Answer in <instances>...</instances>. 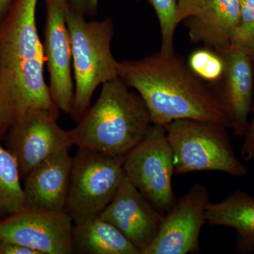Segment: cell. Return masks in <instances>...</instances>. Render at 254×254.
<instances>
[{
  "instance_id": "obj_6",
  "label": "cell",
  "mask_w": 254,
  "mask_h": 254,
  "mask_svg": "<svg viewBox=\"0 0 254 254\" xmlns=\"http://www.w3.org/2000/svg\"><path fill=\"white\" fill-rule=\"evenodd\" d=\"M125 157L78 148L65 206L74 225L99 217L113 200L125 177Z\"/></svg>"
},
{
  "instance_id": "obj_2",
  "label": "cell",
  "mask_w": 254,
  "mask_h": 254,
  "mask_svg": "<svg viewBox=\"0 0 254 254\" xmlns=\"http://www.w3.org/2000/svg\"><path fill=\"white\" fill-rule=\"evenodd\" d=\"M118 76L141 97L152 124L190 119L230 128L213 90L175 53L119 62Z\"/></svg>"
},
{
  "instance_id": "obj_27",
  "label": "cell",
  "mask_w": 254,
  "mask_h": 254,
  "mask_svg": "<svg viewBox=\"0 0 254 254\" xmlns=\"http://www.w3.org/2000/svg\"><path fill=\"white\" fill-rule=\"evenodd\" d=\"M244 1V0H240L241 2H242V1Z\"/></svg>"
},
{
  "instance_id": "obj_13",
  "label": "cell",
  "mask_w": 254,
  "mask_h": 254,
  "mask_svg": "<svg viewBox=\"0 0 254 254\" xmlns=\"http://www.w3.org/2000/svg\"><path fill=\"white\" fill-rule=\"evenodd\" d=\"M218 53L225 62V71L220 80L222 82H218L220 86L213 91L223 108L234 134L244 136L250 123L249 116L253 103L252 60L244 52L232 46Z\"/></svg>"
},
{
  "instance_id": "obj_9",
  "label": "cell",
  "mask_w": 254,
  "mask_h": 254,
  "mask_svg": "<svg viewBox=\"0 0 254 254\" xmlns=\"http://www.w3.org/2000/svg\"><path fill=\"white\" fill-rule=\"evenodd\" d=\"M72 219L65 211L26 210L0 220V241L40 254L73 253Z\"/></svg>"
},
{
  "instance_id": "obj_18",
  "label": "cell",
  "mask_w": 254,
  "mask_h": 254,
  "mask_svg": "<svg viewBox=\"0 0 254 254\" xmlns=\"http://www.w3.org/2000/svg\"><path fill=\"white\" fill-rule=\"evenodd\" d=\"M20 175L14 155L0 145V220L26 210Z\"/></svg>"
},
{
  "instance_id": "obj_10",
  "label": "cell",
  "mask_w": 254,
  "mask_h": 254,
  "mask_svg": "<svg viewBox=\"0 0 254 254\" xmlns=\"http://www.w3.org/2000/svg\"><path fill=\"white\" fill-rule=\"evenodd\" d=\"M210 203L207 187H191L165 214L158 236L142 254H188L200 251L199 237L206 223L205 212Z\"/></svg>"
},
{
  "instance_id": "obj_17",
  "label": "cell",
  "mask_w": 254,
  "mask_h": 254,
  "mask_svg": "<svg viewBox=\"0 0 254 254\" xmlns=\"http://www.w3.org/2000/svg\"><path fill=\"white\" fill-rule=\"evenodd\" d=\"M73 252L83 254H141L109 222L97 217L73 225Z\"/></svg>"
},
{
  "instance_id": "obj_15",
  "label": "cell",
  "mask_w": 254,
  "mask_h": 254,
  "mask_svg": "<svg viewBox=\"0 0 254 254\" xmlns=\"http://www.w3.org/2000/svg\"><path fill=\"white\" fill-rule=\"evenodd\" d=\"M241 9L240 0H203L198 11L185 20L190 41L220 53L230 46Z\"/></svg>"
},
{
  "instance_id": "obj_11",
  "label": "cell",
  "mask_w": 254,
  "mask_h": 254,
  "mask_svg": "<svg viewBox=\"0 0 254 254\" xmlns=\"http://www.w3.org/2000/svg\"><path fill=\"white\" fill-rule=\"evenodd\" d=\"M45 60L49 73L50 95L58 109L71 113L74 100L71 43L66 22V0H46Z\"/></svg>"
},
{
  "instance_id": "obj_26",
  "label": "cell",
  "mask_w": 254,
  "mask_h": 254,
  "mask_svg": "<svg viewBox=\"0 0 254 254\" xmlns=\"http://www.w3.org/2000/svg\"><path fill=\"white\" fill-rule=\"evenodd\" d=\"M253 185H254V180H253Z\"/></svg>"
},
{
  "instance_id": "obj_5",
  "label": "cell",
  "mask_w": 254,
  "mask_h": 254,
  "mask_svg": "<svg viewBox=\"0 0 254 254\" xmlns=\"http://www.w3.org/2000/svg\"><path fill=\"white\" fill-rule=\"evenodd\" d=\"M164 127L173 150L177 175L216 171L241 178L249 173L247 167L234 151L227 127L184 119L175 120Z\"/></svg>"
},
{
  "instance_id": "obj_8",
  "label": "cell",
  "mask_w": 254,
  "mask_h": 254,
  "mask_svg": "<svg viewBox=\"0 0 254 254\" xmlns=\"http://www.w3.org/2000/svg\"><path fill=\"white\" fill-rule=\"evenodd\" d=\"M58 119L45 110H30L10 128L7 149L23 177L47 158L72 146L68 131L58 125Z\"/></svg>"
},
{
  "instance_id": "obj_23",
  "label": "cell",
  "mask_w": 254,
  "mask_h": 254,
  "mask_svg": "<svg viewBox=\"0 0 254 254\" xmlns=\"http://www.w3.org/2000/svg\"><path fill=\"white\" fill-rule=\"evenodd\" d=\"M177 21L180 23L195 14L203 0H177Z\"/></svg>"
},
{
  "instance_id": "obj_14",
  "label": "cell",
  "mask_w": 254,
  "mask_h": 254,
  "mask_svg": "<svg viewBox=\"0 0 254 254\" xmlns=\"http://www.w3.org/2000/svg\"><path fill=\"white\" fill-rule=\"evenodd\" d=\"M72 165L69 150H64L33 168L25 177L26 210L65 211Z\"/></svg>"
},
{
  "instance_id": "obj_3",
  "label": "cell",
  "mask_w": 254,
  "mask_h": 254,
  "mask_svg": "<svg viewBox=\"0 0 254 254\" xmlns=\"http://www.w3.org/2000/svg\"><path fill=\"white\" fill-rule=\"evenodd\" d=\"M152 125L141 97L130 91L118 76L103 83L96 103L68 134L77 148L126 155L143 139Z\"/></svg>"
},
{
  "instance_id": "obj_1",
  "label": "cell",
  "mask_w": 254,
  "mask_h": 254,
  "mask_svg": "<svg viewBox=\"0 0 254 254\" xmlns=\"http://www.w3.org/2000/svg\"><path fill=\"white\" fill-rule=\"evenodd\" d=\"M37 3L16 0L0 23V141L28 110H45L59 117L44 78Z\"/></svg>"
},
{
  "instance_id": "obj_19",
  "label": "cell",
  "mask_w": 254,
  "mask_h": 254,
  "mask_svg": "<svg viewBox=\"0 0 254 254\" xmlns=\"http://www.w3.org/2000/svg\"><path fill=\"white\" fill-rule=\"evenodd\" d=\"M187 65L197 77L212 84L220 81L225 71V62L222 55L208 48L192 52Z\"/></svg>"
},
{
  "instance_id": "obj_24",
  "label": "cell",
  "mask_w": 254,
  "mask_h": 254,
  "mask_svg": "<svg viewBox=\"0 0 254 254\" xmlns=\"http://www.w3.org/2000/svg\"><path fill=\"white\" fill-rule=\"evenodd\" d=\"M0 254H40L36 251L28 247L12 243V242L0 241Z\"/></svg>"
},
{
  "instance_id": "obj_7",
  "label": "cell",
  "mask_w": 254,
  "mask_h": 254,
  "mask_svg": "<svg viewBox=\"0 0 254 254\" xmlns=\"http://www.w3.org/2000/svg\"><path fill=\"white\" fill-rule=\"evenodd\" d=\"M125 176L158 211L166 214L176 203L173 152L163 125H153L125 157Z\"/></svg>"
},
{
  "instance_id": "obj_22",
  "label": "cell",
  "mask_w": 254,
  "mask_h": 254,
  "mask_svg": "<svg viewBox=\"0 0 254 254\" xmlns=\"http://www.w3.org/2000/svg\"><path fill=\"white\" fill-rule=\"evenodd\" d=\"M252 107L253 116L252 121L249 123L245 134L244 135V141L241 149V157L247 162L254 160V86Z\"/></svg>"
},
{
  "instance_id": "obj_20",
  "label": "cell",
  "mask_w": 254,
  "mask_h": 254,
  "mask_svg": "<svg viewBox=\"0 0 254 254\" xmlns=\"http://www.w3.org/2000/svg\"><path fill=\"white\" fill-rule=\"evenodd\" d=\"M154 8L161 31L162 45L160 53H174V38L179 23L177 21V0H146Z\"/></svg>"
},
{
  "instance_id": "obj_4",
  "label": "cell",
  "mask_w": 254,
  "mask_h": 254,
  "mask_svg": "<svg viewBox=\"0 0 254 254\" xmlns=\"http://www.w3.org/2000/svg\"><path fill=\"white\" fill-rule=\"evenodd\" d=\"M86 0H66V22L69 33L74 76L71 118L78 123L89 108L100 85L118 77L119 62L114 58L112 18L88 21Z\"/></svg>"
},
{
  "instance_id": "obj_16",
  "label": "cell",
  "mask_w": 254,
  "mask_h": 254,
  "mask_svg": "<svg viewBox=\"0 0 254 254\" xmlns=\"http://www.w3.org/2000/svg\"><path fill=\"white\" fill-rule=\"evenodd\" d=\"M206 223L211 226L235 229L238 253L254 252V196L245 190L232 191L219 203H209L205 212Z\"/></svg>"
},
{
  "instance_id": "obj_21",
  "label": "cell",
  "mask_w": 254,
  "mask_h": 254,
  "mask_svg": "<svg viewBox=\"0 0 254 254\" xmlns=\"http://www.w3.org/2000/svg\"><path fill=\"white\" fill-rule=\"evenodd\" d=\"M241 4L240 22L230 46L244 52L254 60V0H244Z\"/></svg>"
},
{
  "instance_id": "obj_25",
  "label": "cell",
  "mask_w": 254,
  "mask_h": 254,
  "mask_svg": "<svg viewBox=\"0 0 254 254\" xmlns=\"http://www.w3.org/2000/svg\"><path fill=\"white\" fill-rule=\"evenodd\" d=\"M100 0H86V15L94 16Z\"/></svg>"
},
{
  "instance_id": "obj_12",
  "label": "cell",
  "mask_w": 254,
  "mask_h": 254,
  "mask_svg": "<svg viewBox=\"0 0 254 254\" xmlns=\"http://www.w3.org/2000/svg\"><path fill=\"white\" fill-rule=\"evenodd\" d=\"M165 215L125 176L99 217L116 227L142 254L158 236Z\"/></svg>"
}]
</instances>
